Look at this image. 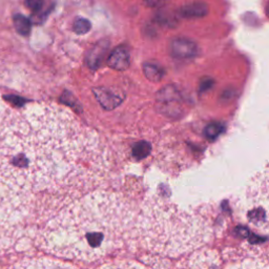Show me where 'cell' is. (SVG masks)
<instances>
[{
    "instance_id": "6da1fadb",
    "label": "cell",
    "mask_w": 269,
    "mask_h": 269,
    "mask_svg": "<svg viewBox=\"0 0 269 269\" xmlns=\"http://www.w3.org/2000/svg\"><path fill=\"white\" fill-rule=\"evenodd\" d=\"M97 135L53 104L0 99V249L35 242L56 217L102 185Z\"/></svg>"
},
{
    "instance_id": "7a4b0ae2",
    "label": "cell",
    "mask_w": 269,
    "mask_h": 269,
    "mask_svg": "<svg viewBox=\"0 0 269 269\" xmlns=\"http://www.w3.org/2000/svg\"><path fill=\"white\" fill-rule=\"evenodd\" d=\"M246 199L249 223L260 230L269 232V167L252 180Z\"/></svg>"
},
{
    "instance_id": "3957f363",
    "label": "cell",
    "mask_w": 269,
    "mask_h": 269,
    "mask_svg": "<svg viewBox=\"0 0 269 269\" xmlns=\"http://www.w3.org/2000/svg\"><path fill=\"white\" fill-rule=\"evenodd\" d=\"M171 53L178 59H192L199 54V47L188 38H176L171 42Z\"/></svg>"
},
{
    "instance_id": "277c9868",
    "label": "cell",
    "mask_w": 269,
    "mask_h": 269,
    "mask_svg": "<svg viewBox=\"0 0 269 269\" xmlns=\"http://www.w3.org/2000/svg\"><path fill=\"white\" fill-rule=\"evenodd\" d=\"M129 53L128 50L123 48V47H118L116 48L111 56L108 57L107 63L110 67L114 70L117 71H123L126 70L129 67Z\"/></svg>"
},
{
    "instance_id": "5b68a950",
    "label": "cell",
    "mask_w": 269,
    "mask_h": 269,
    "mask_svg": "<svg viewBox=\"0 0 269 269\" xmlns=\"http://www.w3.org/2000/svg\"><path fill=\"white\" fill-rule=\"evenodd\" d=\"M208 5L203 1H194L183 5L180 9L179 14L184 18H202L205 17L208 14Z\"/></svg>"
},
{
    "instance_id": "8992f818",
    "label": "cell",
    "mask_w": 269,
    "mask_h": 269,
    "mask_svg": "<svg viewBox=\"0 0 269 269\" xmlns=\"http://www.w3.org/2000/svg\"><path fill=\"white\" fill-rule=\"evenodd\" d=\"M107 49H108V42L105 40L98 42L97 45L91 49L87 62H89V65L92 69H96L99 67L100 63L103 60V57L106 54Z\"/></svg>"
},
{
    "instance_id": "52a82bcc",
    "label": "cell",
    "mask_w": 269,
    "mask_h": 269,
    "mask_svg": "<svg viewBox=\"0 0 269 269\" xmlns=\"http://www.w3.org/2000/svg\"><path fill=\"white\" fill-rule=\"evenodd\" d=\"M95 94L96 97L100 101V103L102 104V106L105 107L106 110H111V108L116 107L121 102L120 97L115 95V94H113L106 89H97Z\"/></svg>"
},
{
    "instance_id": "ba28073f",
    "label": "cell",
    "mask_w": 269,
    "mask_h": 269,
    "mask_svg": "<svg viewBox=\"0 0 269 269\" xmlns=\"http://www.w3.org/2000/svg\"><path fill=\"white\" fill-rule=\"evenodd\" d=\"M143 71L147 78L152 82H159L164 76L163 69L155 63H145Z\"/></svg>"
},
{
    "instance_id": "9c48e42d",
    "label": "cell",
    "mask_w": 269,
    "mask_h": 269,
    "mask_svg": "<svg viewBox=\"0 0 269 269\" xmlns=\"http://www.w3.org/2000/svg\"><path fill=\"white\" fill-rule=\"evenodd\" d=\"M14 26H15L18 34L27 36L32 30V21L24 15H15L13 18Z\"/></svg>"
},
{
    "instance_id": "30bf717a",
    "label": "cell",
    "mask_w": 269,
    "mask_h": 269,
    "mask_svg": "<svg viewBox=\"0 0 269 269\" xmlns=\"http://www.w3.org/2000/svg\"><path fill=\"white\" fill-rule=\"evenodd\" d=\"M180 99V94L177 91V89L174 86H166L164 89L159 93V100L161 102L165 103H171V102H176L177 100Z\"/></svg>"
},
{
    "instance_id": "8fae6325",
    "label": "cell",
    "mask_w": 269,
    "mask_h": 269,
    "mask_svg": "<svg viewBox=\"0 0 269 269\" xmlns=\"http://www.w3.org/2000/svg\"><path fill=\"white\" fill-rule=\"evenodd\" d=\"M156 21L163 26L174 27L178 24V20L172 13L167 11H161L156 15Z\"/></svg>"
},
{
    "instance_id": "7c38bea8",
    "label": "cell",
    "mask_w": 269,
    "mask_h": 269,
    "mask_svg": "<svg viewBox=\"0 0 269 269\" xmlns=\"http://www.w3.org/2000/svg\"><path fill=\"white\" fill-rule=\"evenodd\" d=\"M225 130L224 124L220 122H212L204 128V135L208 140H216Z\"/></svg>"
},
{
    "instance_id": "4fadbf2b",
    "label": "cell",
    "mask_w": 269,
    "mask_h": 269,
    "mask_svg": "<svg viewBox=\"0 0 269 269\" xmlns=\"http://www.w3.org/2000/svg\"><path fill=\"white\" fill-rule=\"evenodd\" d=\"M91 23L90 20L85 18H77L74 21V24H73V31H74L78 35H84L91 30Z\"/></svg>"
},
{
    "instance_id": "5bb4252c",
    "label": "cell",
    "mask_w": 269,
    "mask_h": 269,
    "mask_svg": "<svg viewBox=\"0 0 269 269\" xmlns=\"http://www.w3.org/2000/svg\"><path fill=\"white\" fill-rule=\"evenodd\" d=\"M43 2H45V0H25V5L32 12L37 13L42 9Z\"/></svg>"
},
{
    "instance_id": "9a60e30c",
    "label": "cell",
    "mask_w": 269,
    "mask_h": 269,
    "mask_svg": "<svg viewBox=\"0 0 269 269\" xmlns=\"http://www.w3.org/2000/svg\"><path fill=\"white\" fill-rule=\"evenodd\" d=\"M144 3L148 8L151 9H160L162 8L165 3V0H144Z\"/></svg>"
},
{
    "instance_id": "2e32d148",
    "label": "cell",
    "mask_w": 269,
    "mask_h": 269,
    "mask_svg": "<svg viewBox=\"0 0 269 269\" xmlns=\"http://www.w3.org/2000/svg\"><path fill=\"white\" fill-rule=\"evenodd\" d=\"M213 84H214V81H213L212 79H205V80H203L202 83H201V86H200V90H201L202 92H205V91L209 90L210 87L213 86Z\"/></svg>"
},
{
    "instance_id": "e0dca14e",
    "label": "cell",
    "mask_w": 269,
    "mask_h": 269,
    "mask_svg": "<svg viewBox=\"0 0 269 269\" xmlns=\"http://www.w3.org/2000/svg\"><path fill=\"white\" fill-rule=\"evenodd\" d=\"M265 11H266V15L269 17V1H268L267 4H266V9H265Z\"/></svg>"
}]
</instances>
